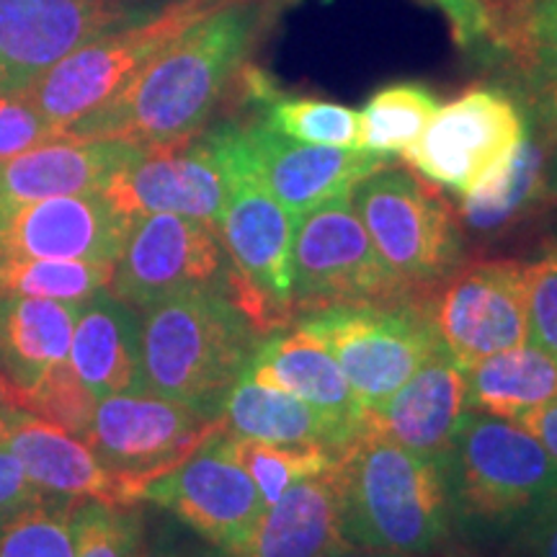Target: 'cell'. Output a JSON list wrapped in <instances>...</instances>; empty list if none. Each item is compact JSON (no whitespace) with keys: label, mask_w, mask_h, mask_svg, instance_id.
Returning a JSON list of instances; mask_svg holds the SVG:
<instances>
[{"label":"cell","mask_w":557,"mask_h":557,"mask_svg":"<svg viewBox=\"0 0 557 557\" xmlns=\"http://www.w3.org/2000/svg\"><path fill=\"white\" fill-rule=\"evenodd\" d=\"M529 344L557 359V248L527 263Z\"/></svg>","instance_id":"cell-37"},{"label":"cell","mask_w":557,"mask_h":557,"mask_svg":"<svg viewBox=\"0 0 557 557\" xmlns=\"http://www.w3.org/2000/svg\"><path fill=\"white\" fill-rule=\"evenodd\" d=\"M220 431H225L222 416L160 398L150 389H127L96 403L86 442L143 498L145 485L186 462Z\"/></svg>","instance_id":"cell-12"},{"label":"cell","mask_w":557,"mask_h":557,"mask_svg":"<svg viewBox=\"0 0 557 557\" xmlns=\"http://www.w3.org/2000/svg\"><path fill=\"white\" fill-rule=\"evenodd\" d=\"M81 305L41 297H0V377L26 393L70 357Z\"/></svg>","instance_id":"cell-25"},{"label":"cell","mask_w":557,"mask_h":557,"mask_svg":"<svg viewBox=\"0 0 557 557\" xmlns=\"http://www.w3.org/2000/svg\"><path fill=\"white\" fill-rule=\"evenodd\" d=\"M41 498H47L45 493L32 485L13 451L5 444H0V519L18 511V508L37 504Z\"/></svg>","instance_id":"cell-41"},{"label":"cell","mask_w":557,"mask_h":557,"mask_svg":"<svg viewBox=\"0 0 557 557\" xmlns=\"http://www.w3.org/2000/svg\"><path fill=\"white\" fill-rule=\"evenodd\" d=\"M527 135V109L511 94L472 86L438 107L403 158L431 184L468 197L511 163Z\"/></svg>","instance_id":"cell-10"},{"label":"cell","mask_w":557,"mask_h":557,"mask_svg":"<svg viewBox=\"0 0 557 557\" xmlns=\"http://www.w3.org/2000/svg\"><path fill=\"white\" fill-rule=\"evenodd\" d=\"M517 423H521L557 459V398L547 406L529 410Z\"/></svg>","instance_id":"cell-44"},{"label":"cell","mask_w":557,"mask_h":557,"mask_svg":"<svg viewBox=\"0 0 557 557\" xmlns=\"http://www.w3.org/2000/svg\"><path fill=\"white\" fill-rule=\"evenodd\" d=\"M341 547L348 545L341 534V493L331 468L299 480L267 506L246 549L218 557H329Z\"/></svg>","instance_id":"cell-24"},{"label":"cell","mask_w":557,"mask_h":557,"mask_svg":"<svg viewBox=\"0 0 557 557\" xmlns=\"http://www.w3.org/2000/svg\"><path fill=\"white\" fill-rule=\"evenodd\" d=\"M250 380L297 395L333 423L346 442L361 429V406L331 351L302 329L269 336L246 369Z\"/></svg>","instance_id":"cell-22"},{"label":"cell","mask_w":557,"mask_h":557,"mask_svg":"<svg viewBox=\"0 0 557 557\" xmlns=\"http://www.w3.org/2000/svg\"><path fill=\"white\" fill-rule=\"evenodd\" d=\"M240 127L256 176L295 222L387 165V158L359 148L297 143L261 120L240 122Z\"/></svg>","instance_id":"cell-18"},{"label":"cell","mask_w":557,"mask_h":557,"mask_svg":"<svg viewBox=\"0 0 557 557\" xmlns=\"http://www.w3.org/2000/svg\"><path fill=\"white\" fill-rule=\"evenodd\" d=\"M227 176V201L218 225L230 261L227 289L263 336L295 323L292 240L295 218L271 197L250 165L240 122L209 127Z\"/></svg>","instance_id":"cell-5"},{"label":"cell","mask_w":557,"mask_h":557,"mask_svg":"<svg viewBox=\"0 0 557 557\" xmlns=\"http://www.w3.org/2000/svg\"><path fill=\"white\" fill-rule=\"evenodd\" d=\"M438 338L465 369L529 344L527 261L491 259L462 267L431 302Z\"/></svg>","instance_id":"cell-15"},{"label":"cell","mask_w":557,"mask_h":557,"mask_svg":"<svg viewBox=\"0 0 557 557\" xmlns=\"http://www.w3.org/2000/svg\"><path fill=\"white\" fill-rule=\"evenodd\" d=\"M472 3H478V5H483V9H485V0H472ZM487 13V11H485Z\"/></svg>","instance_id":"cell-47"},{"label":"cell","mask_w":557,"mask_h":557,"mask_svg":"<svg viewBox=\"0 0 557 557\" xmlns=\"http://www.w3.org/2000/svg\"><path fill=\"white\" fill-rule=\"evenodd\" d=\"M230 455L259 487L263 504H276L299 480L318 478L336 462V451L325 447H287V444L256 442V438L230 436L225 431Z\"/></svg>","instance_id":"cell-32"},{"label":"cell","mask_w":557,"mask_h":557,"mask_svg":"<svg viewBox=\"0 0 557 557\" xmlns=\"http://www.w3.org/2000/svg\"><path fill=\"white\" fill-rule=\"evenodd\" d=\"M220 553L209 547L197 534H186L178 521H158L156 527L145 524L143 542L135 557H218Z\"/></svg>","instance_id":"cell-39"},{"label":"cell","mask_w":557,"mask_h":557,"mask_svg":"<svg viewBox=\"0 0 557 557\" xmlns=\"http://www.w3.org/2000/svg\"><path fill=\"white\" fill-rule=\"evenodd\" d=\"M70 364L96 398L145 389L139 310L109 289L81 305L70 341Z\"/></svg>","instance_id":"cell-23"},{"label":"cell","mask_w":557,"mask_h":557,"mask_svg":"<svg viewBox=\"0 0 557 557\" xmlns=\"http://www.w3.org/2000/svg\"><path fill=\"white\" fill-rule=\"evenodd\" d=\"M438 465L455 527L478 540L517 534L557 498V459L508 418L465 410Z\"/></svg>","instance_id":"cell-4"},{"label":"cell","mask_w":557,"mask_h":557,"mask_svg":"<svg viewBox=\"0 0 557 557\" xmlns=\"http://www.w3.org/2000/svg\"><path fill=\"white\" fill-rule=\"evenodd\" d=\"M246 99L259 107V120L278 135L305 145L325 148H359L361 116L344 103L315 99V96L278 94L259 70L243 67L240 73Z\"/></svg>","instance_id":"cell-29"},{"label":"cell","mask_w":557,"mask_h":557,"mask_svg":"<svg viewBox=\"0 0 557 557\" xmlns=\"http://www.w3.org/2000/svg\"><path fill=\"white\" fill-rule=\"evenodd\" d=\"M220 3L222 0H176L156 18L107 34L67 54L39 75L24 96L65 137L75 122L114 99L160 50Z\"/></svg>","instance_id":"cell-9"},{"label":"cell","mask_w":557,"mask_h":557,"mask_svg":"<svg viewBox=\"0 0 557 557\" xmlns=\"http://www.w3.org/2000/svg\"><path fill=\"white\" fill-rule=\"evenodd\" d=\"M18 403L26 413L86 438L99 398L83 385L73 364L62 361V364L52 367L32 389L21 393Z\"/></svg>","instance_id":"cell-34"},{"label":"cell","mask_w":557,"mask_h":557,"mask_svg":"<svg viewBox=\"0 0 557 557\" xmlns=\"http://www.w3.org/2000/svg\"><path fill=\"white\" fill-rule=\"evenodd\" d=\"M220 416L230 436L287 447H325L336 455L348 444L333 423L297 395L261 385L248 374L230 389Z\"/></svg>","instance_id":"cell-26"},{"label":"cell","mask_w":557,"mask_h":557,"mask_svg":"<svg viewBox=\"0 0 557 557\" xmlns=\"http://www.w3.org/2000/svg\"><path fill=\"white\" fill-rule=\"evenodd\" d=\"M524 41L534 47H557V0H532L524 16Z\"/></svg>","instance_id":"cell-43"},{"label":"cell","mask_w":557,"mask_h":557,"mask_svg":"<svg viewBox=\"0 0 557 557\" xmlns=\"http://www.w3.org/2000/svg\"><path fill=\"white\" fill-rule=\"evenodd\" d=\"M145 389L209 416L256 357L267 336L222 287L178 292L139 310Z\"/></svg>","instance_id":"cell-3"},{"label":"cell","mask_w":557,"mask_h":557,"mask_svg":"<svg viewBox=\"0 0 557 557\" xmlns=\"http://www.w3.org/2000/svg\"><path fill=\"white\" fill-rule=\"evenodd\" d=\"M145 532L137 506H109L83 500L75 513L73 557H135Z\"/></svg>","instance_id":"cell-35"},{"label":"cell","mask_w":557,"mask_h":557,"mask_svg":"<svg viewBox=\"0 0 557 557\" xmlns=\"http://www.w3.org/2000/svg\"><path fill=\"white\" fill-rule=\"evenodd\" d=\"M529 124L547 156V194L557 197V47L529 52Z\"/></svg>","instance_id":"cell-36"},{"label":"cell","mask_w":557,"mask_h":557,"mask_svg":"<svg viewBox=\"0 0 557 557\" xmlns=\"http://www.w3.org/2000/svg\"><path fill=\"white\" fill-rule=\"evenodd\" d=\"M547 194L545 145L532 124L511 163L468 197H459L455 209L459 225L472 235H500L524 220Z\"/></svg>","instance_id":"cell-28"},{"label":"cell","mask_w":557,"mask_h":557,"mask_svg":"<svg viewBox=\"0 0 557 557\" xmlns=\"http://www.w3.org/2000/svg\"><path fill=\"white\" fill-rule=\"evenodd\" d=\"M267 18L269 0H222L65 137L165 145L199 135L238 83Z\"/></svg>","instance_id":"cell-1"},{"label":"cell","mask_w":557,"mask_h":557,"mask_svg":"<svg viewBox=\"0 0 557 557\" xmlns=\"http://www.w3.org/2000/svg\"><path fill=\"white\" fill-rule=\"evenodd\" d=\"M114 263L62 259H0V297H41L86 305L109 289Z\"/></svg>","instance_id":"cell-31"},{"label":"cell","mask_w":557,"mask_h":557,"mask_svg":"<svg viewBox=\"0 0 557 557\" xmlns=\"http://www.w3.org/2000/svg\"><path fill=\"white\" fill-rule=\"evenodd\" d=\"M227 274L218 227L181 214H143L132 222L109 292L145 310L186 289H227Z\"/></svg>","instance_id":"cell-14"},{"label":"cell","mask_w":557,"mask_h":557,"mask_svg":"<svg viewBox=\"0 0 557 557\" xmlns=\"http://www.w3.org/2000/svg\"><path fill=\"white\" fill-rule=\"evenodd\" d=\"M348 547L451 557L455 519L436 459L359 431L333 462Z\"/></svg>","instance_id":"cell-2"},{"label":"cell","mask_w":557,"mask_h":557,"mask_svg":"<svg viewBox=\"0 0 557 557\" xmlns=\"http://www.w3.org/2000/svg\"><path fill=\"white\" fill-rule=\"evenodd\" d=\"M132 222L101 189L32 201L0 214V259L116 263Z\"/></svg>","instance_id":"cell-17"},{"label":"cell","mask_w":557,"mask_h":557,"mask_svg":"<svg viewBox=\"0 0 557 557\" xmlns=\"http://www.w3.org/2000/svg\"><path fill=\"white\" fill-rule=\"evenodd\" d=\"M431 302L338 305L299 315L295 323L329 348L361 406L374 408L393 398L442 346Z\"/></svg>","instance_id":"cell-7"},{"label":"cell","mask_w":557,"mask_h":557,"mask_svg":"<svg viewBox=\"0 0 557 557\" xmlns=\"http://www.w3.org/2000/svg\"><path fill=\"white\" fill-rule=\"evenodd\" d=\"M413 302L369 240L351 191L325 201L295 222L292 310L295 320L338 305Z\"/></svg>","instance_id":"cell-8"},{"label":"cell","mask_w":557,"mask_h":557,"mask_svg":"<svg viewBox=\"0 0 557 557\" xmlns=\"http://www.w3.org/2000/svg\"><path fill=\"white\" fill-rule=\"evenodd\" d=\"M24 413L26 410L21 408L18 393L9 385V382L0 377V442H3V436L9 434L13 423H16Z\"/></svg>","instance_id":"cell-45"},{"label":"cell","mask_w":557,"mask_h":557,"mask_svg":"<svg viewBox=\"0 0 557 557\" xmlns=\"http://www.w3.org/2000/svg\"><path fill=\"white\" fill-rule=\"evenodd\" d=\"M557 398V359L524 344L468 369V410L519 421Z\"/></svg>","instance_id":"cell-27"},{"label":"cell","mask_w":557,"mask_h":557,"mask_svg":"<svg viewBox=\"0 0 557 557\" xmlns=\"http://www.w3.org/2000/svg\"><path fill=\"white\" fill-rule=\"evenodd\" d=\"M438 107V96L423 83H389L369 96L364 111H359V150L382 158L403 156L423 135Z\"/></svg>","instance_id":"cell-30"},{"label":"cell","mask_w":557,"mask_h":557,"mask_svg":"<svg viewBox=\"0 0 557 557\" xmlns=\"http://www.w3.org/2000/svg\"><path fill=\"white\" fill-rule=\"evenodd\" d=\"M143 500L169 511L220 555L246 549L267 511L259 487L230 455L225 431L178 468L145 485Z\"/></svg>","instance_id":"cell-13"},{"label":"cell","mask_w":557,"mask_h":557,"mask_svg":"<svg viewBox=\"0 0 557 557\" xmlns=\"http://www.w3.org/2000/svg\"><path fill=\"white\" fill-rule=\"evenodd\" d=\"M329 557H413V555H398V553H380V549H359V547H341ZM459 557V555H451Z\"/></svg>","instance_id":"cell-46"},{"label":"cell","mask_w":557,"mask_h":557,"mask_svg":"<svg viewBox=\"0 0 557 557\" xmlns=\"http://www.w3.org/2000/svg\"><path fill=\"white\" fill-rule=\"evenodd\" d=\"M101 191L129 220L181 214L218 227L227 201V176L218 143L205 127L178 143L145 145Z\"/></svg>","instance_id":"cell-16"},{"label":"cell","mask_w":557,"mask_h":557,"mask_svg":"<svg viewBox=\"0 0 557 557\" xmlns=\"http://www.w3.org/2000/svg\"><path fill=\"white\" fill-rule=\"evenodd\" d=\"M176 0H0V94H26L90 41L156 18Z\"/></svg>","instance_id":"cell-11"},{"label":"cell","mask_w":557,"mask_h":557,"mask_svg":"<svg viewBox=\"0 0 557 557\" xmlns=\"http://www.w3.org/2000/svg\"><path fill=\"white\" fill-rule=\"evenodd\" d=\"M519 557H557V498L542 506L517 532Z\"/></svg>","instance_id":"cell-42"},{"label":"cell","mask_w":557,"mask_h":557,"mask_svg":"<svg viewBox=\"0 0 557 557\" xmlns=\"http://www.w3.org/2000/svg\"><path fill=\"white\" fill-rule=\"evenodd\" d=\"M145 145L127 139H54L0 160V214L32 201L99 191Z\"/></svg>","instance_id":"cell-21"},{"label":"cell","mask_w":557,"mask_h":557,"mask_svg":"<svg viewBox=\"0 0 557 557\" xmlns=\"http://www.w3.org/2000/svg\"><path fill=\"white\" fill-rule=\"evenodd\" d=\"M431 3H436L444 11L459 47H465V50L478 47L480 50L485 41L493 45L491 18H487L483 5L472 3V0H431Z\"/></svg>","instance_id":"cell-40"},{"label":"cell","mask_w":557,"mask_h":557,"mask_svg":"<svg viewBox=\"0 0 557 557\" xmlns=\"http://www.w3.org/2000/svg\"><path fill=\"white\" fill-rule=\"evenodd\" d=\"M369 240L413 302H431L465 267V233L449 201L413 173L385 165L351 189Z\"/></svg>","instance_id":"cell-6"},{"label":"cell","mask_w":557,"mask_h":557,"mask_svg":"<svg viewBox=\"0 0 557 557\" xmlns=\"http://www.w3.org/2000/svg\"><path fill=\"white\" fill-rule=\"evenodd\" d=\"M468 410V369L444 344L393 398L364 408L361 429L442 462Z\"/></svg>","instance_id":"cell-19"},{"label":"cell","mask_w":557,"mask_h":557,"mask_svg":"<svg viewBox=\"0 0 557 557\" xmlns=\"http://www.w3.org/2000/svg\"><path fill=\"white\" fill-rule=\"evenodd\" d=\"M83 500L47 496L0 519V557H73Z\"/></svg>","instance_id":"cell-33"},{"label":"cell","mask_w":557,"mask_h":557,"mask_svg":"<svg viewBox=\"0 0 557 557\" xmlns=\"http://www.w3.org/2000/svg\"><path fill=\"white\" fill-rule=\"evenodd\" d=\"M18 459L26 478L45 496L67 500H99L109 506L143 504L139 491L111 472L86 438L24 413L3 442Z\"/></svg>","instance_id":"cell-20"},{"label":"cell","mask_w":557,"mask_h":557,"mask_svg":"<svg viewBox=\"0 0 557 557\" xmlns=\"http://www.w3.org/2000/svg\"><path fill=\"white\" fill-rule=\"evenodd\" d=\"M62 139L24 94H0V160Z\"/></svg>","instance_id":"cell-38"}]
</instances>
